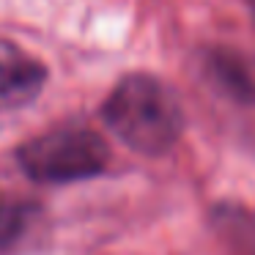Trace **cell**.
I'll list each match as a JSON object with an SVG mask.
<instances>
[{
    "instance_id": "cell-1",
    "label": "cell",
    "mask_w": 255,
    "mask_h": 255,
    "mask_svg": "<svg viewBox=\"0 0 255 255\" xmlns=\"http://www.w3.org/2000/svg\"><path fill=\"white\" fill-rule=\"evenodd\" d=\"M107 129L127 148L162 156L184 132V110L176 94L151 74H127L102 107Z\"/></svg>"
},
{
    "instance_id": "cell-2",
    "label": "cell",
    "mask_w": 255,
    "mask_h": 255,
    "mask_svg": "<svg viewBox=\"0 0 255 255\" xmlns=\"http://www.w3.org/2000/svg\"><path fill=\"white\" fill-rule=\"evenodd\" d=\"M19 167L39 184H72L105 173L110 162L107 143L85 127H58L17 151Z\"/></svg>"
},
{
    "instance_id": "cell-3",
    "label": "cell",
    "mask_w": 255,
    "mask_h": 255,
    "mask_svg": "<svg viewBox=\"0 0 255 255\" xmlns=\"http://www.w3.org/2000/svg\"><path fill=\"white\" fill-rule=\"evenodd\" d=\"M47 72L39 61L8 41H0V110H14L39 96Z\"/></svg>"
},
{
    "instance_id": "cell-4",
    "label": "cell",
    "mask_w": 255,
    "mask_h": 255,
    "mask_svg": "<svg viewBox=\"0 0 255 255\" xmlns=\"http://www.w3.org/2000/svg\"><path fill=\"white\" fill-rule=\"evenodd\" d=\"M206 77L214 85H220L225 94H231L233 99H242V102L255 99V83L250 80V74L244 69L236 66L233 55H222V52L206 55Z\"/></svg>"
},
{
    "instance_id": "cell-5",
    "label": "cell",
    "mask_w": 255,
    "mask_h": 255,
    "mask_svg": "<svg viewBox=\"0 0 255 255\" xmlns=\"http://www.w3.org/2000/svg\"><path fill=\"white\" fill-rule=\"evenodd\" d=\"M36 209L28 203H0V255H8L28 233Z\"/></svg>"
},
{
    "instance_id": "cell-6",
    "label": "cell",
    "mask_w": 255,
    "mask_h": 255,
    "mask_svg": "<svg viewBox=\"0 0 255 255\" xmlns=\"http://www.w3.org/2000/svg\"><path fill=\"white\" fill-rule=\"evenodd\" d=\"M250 14H253V22H255V0H250Z\"/></svg>"
}]
</instances>
